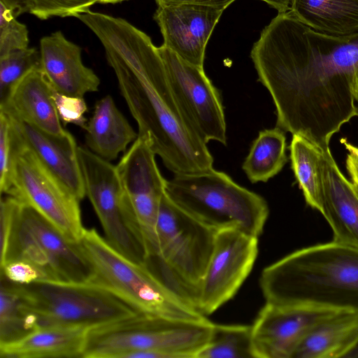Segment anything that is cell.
<instances>
[{
	"mask_svg": "<svg viewBox=\"0 0 358 358\" xmlns=\"http://www.w3.org/2000/svg\"><path fill=\"white\" fill-rule=\"evenodd\" d=\"M250 57L276 110V125L322 150L355 116L358 33L315 31L292 12L278 13L262 30Z\"/></svg>",
	"mask_w": 358,
	"mask_h": 358,
	"instance_id": "6da1fadb",
	"label": "cell"
},
{
	"mask_svg": "<svg viewBox=\"0 0 358 358\" xmlns=\"http://www.w3.org/2000/svg\"><path fill=\"white\" fill-rule=\"evenodd\" d=\"M101 43L120 94L145 139L174 174L213 168V157L192 129L171 88L158 47L126 20L88 10L77 16Z\"/></svg>",
	"mask_w": 358,
	"mask_h": 358,
	"instance_id": "7a4b0ae2",
	"label": "cell"
},
{
	"mask_svg": "<svg viewBox=\"0 0 358 358\" xmlns=\"http://www.w3.org/2000/svg\"><path fill=\"white\" fill-rule=\"evenodd\" d=\"M259 286L278 306L358 310V248L331 241L297 250L264 268Z\"/></svg>",
	"mask_w": 358,
	"mask_h": 358,
	"instance_id": "3957f363",
	"label": "cell"
},
{
	"mask_svg": "<svg viewBox=\"0 0 358 358\" xmlns=\"http://www.w3.org/2000/svg\"><path fill=\"white\" fill-rule=\"evenodd\" d=\"M165 194L182 210L215 231L237 229L259 238L269 214L262 196L213 168L174 174L166 180Z\"/></svg>",
	"mask_w": 358,
	"mask_h": 358,
	"instance_id": "277c9868",
	"label": "cell"
},
{
	"mask_svg": "<svg viewBox=\"0 0 358 358\" xmlns=\"http://www.w3.org/2000/svg\"><path fill=\"white\" fill-rule=\"evenodd\" d=\"M214 323L137 313L87 332L83 358H126L152 352L159 358H196L208 343Z\"/></svg>",
	"mask_w": 358,
	"mask_h": 358,
	"instance_id": "5b68a950",
	"label": "cell"
},
{
	"mask_svg": "<svg viewBox=\"0 0 358 358\" xmlns=\"http://www.w3.org/2000/svg\"><path fill=\"white\" fill-rule=\"evenodd\" d=\"M215 232L182 210L164 193L157 223L158 252L145 266L173 293L196 309Z\"/></svg>",
	"mask_w": 358,
	"mask_h": 358,
	"instance_id": "8992f818",
	"label": "cell"
},
{
	"mask_svg": "<svg viewBox=\"0 0 358 358\" xmlns=\"http://www.w3.org/2000/svg\"><path fill=\"white\" fill-rule=\"evenodd\" d=\"M79 243L92 266L90 282L114 294L139 313L195 321L208 319L168 289L145 265L120 254L94 229H85Z\"/></svg>",
	"mask_w": 358,
	"mask_h": 358,
	"instance_id": "52a82bcc",
	"label": "cell"
},
{
	"mask_svg": "<svg viewBox=\"0 0 358 358\" xmlns=\"http://www.w3.org/2000/svg\"><path fill=\"white\" fill-rule=\"evenodd\" d=\"M38 328L97 327L139 313L127 303L94 283L38 281L15 283Z\"/></svg>",
	"mask_w": 358,
	"mask_h": 358,
	"instance_id": "ba28073f",
	"label": "cell"
},
{
	"mask_svg": "<svg viewBox=\"0 0 358 358\" xmlns=\"http://www.w3.org/2000/svg\"><path fill=\"white\" fill-rule=\"evenodd\" d=\"M17 199V198H16ZM27 260L45 275L47 281L88 282L93 272L80 243L69 240L28 204L17 199L14 227L1 266Z\"/></svg>",
	"mask_w": 358,
	"mask_h": 358,
	"instance_id": "9c48e42d",
	"label": "cell"
},
{
	"mask_svg": "<svg viewBox=\"0 0 358 358\" xmlns=\"http://www.w3.org/2000/svg\"><path fill=\"white\" fill-rule=\"evenodd\" d=\"M11 134L13 154L6 194L28 204L69 240L79 243L85 231L80 200L17 138L12 128Z\"/></svg>",
	"mask_w": 358,
	"mask_h": 358,
	"instance_id": "30bf717a",
	"label": "cell"
},
{
	"mask_svg": "<svg viewBox=\"0 0 358 358\" xmlns=\"http://www.w3.org/2000/svg\"><path fill=\"white\" fill-rule=\"evenodd\" d=\"M85 195L90 201L108 243L129 259L145 265L148 254L116 166L87 148L78 147Z\"/></svg>",
	"mask_w": 358,
	"mask_h": 358,
	"instance_id": "8fae6325",
	"label": "cell"
},
{
	"mask_svg": "<svg viewBox=\"0 0 358 358\" xmlns=\"http://www.w3.org/2000/svg\"><path fill=\"white\" fill-rule=\"evenodd\" d=\"M167 78L184 117L204 143L227 145V125L221 96L203 68L189 64L164 45L158 47Z\"/></svg>",
	"mask_w": 358,
	"mask_h": 358,
	"instance_id": "7c38bea8",
	"label": "cell"
},
{
	"mask_svg": "<svg viewBox=\"0 0 358 358\" xmlns=\"http://www.w3.org/2000/svg\"><path fill=\"white\" fill-rule=\"evenodd\" d=\"M258 237L237 229L217 231L197 298V309L212 314L232 299L250 275L258 255Z\"/></svg>",
	"mask_w": 358,
	"mask_h": 358,
	"instance_id": "4fadbf2b",
	"label": "cell"
},
{
	"mask_svg": "<svg viewBox=\"0 0 358 358\" xmlns=\"http://www.w3.org/2000/svg\"><path fill=\"white\" fill-rule=\"evenodd\" d=\"M155 155L146 141L138 136L115 166L148 258L158 252L157 223L166 183Z\"/></svg>",
	"mask_w": 358,
	"mask_h": 358,
	"instance_id": "5bb4252c",
	"label": "cell"
},
{
	"mask_svg": "<svg viewBox=\"0 0 358 358\" xmlns=\"http://www.w3.org/2000/svg\"><path fill=\"white\" fill-rule=\"evenodd\" d=\"M340 311L343 310L266 302L252 324L255 358H292L315 327Z\"/></svg>",
	"mask_w": 358,
	"mask_h": 358,
	"instance_id": "9a60e30c",
	"label": "cell"
},
{
	"mask_svg": "<svg viewBox=\"0 0 358 358\" xmlns=\"http://www.w3.org/2000/svg\"><path fill=\"white\" fill-rule=\"evenodd\" d=\"M223 11L201 4L176 3L159 6L154 19L164 46L185 62L203 68L207 43Z\"/></svg>",
	"mask_w": 358,
	"mask_h": 358,
	"instance_id": "2e32d148",
	"label": "cell"
},
{
	"mask_svg": "<svg viewBox=\"0 0 358 358\" xmlns=\"http://www.w3.org/2000/svg\"><path fill=\"white\" fill-rule=\"evenodd\" d=\"M8 117L17 138L73 194L82 200L86 196L85 189L78 146L73 135L68 131L63 135L52 134L10 115Z\"/></svg>",
	"mask_w": 358,
	"mask_h": 358,
	"instance_id": "e0dca14e",
	"label": "cell"
},
{
	"mask_svg": "<svg viewBox=\"0 0 358 358\" xmlns=\"http://www.w3.org/2000/svg\"><path fill=\"white\" fill-rule=\"evenodd\" d=\"M39 51L41 69L57 92L84 97L99 90L100 79L83 64L80 47L68 40L61 31L43 37Z\"/></svg>",
	"mask_w": 358,
	"mask_h": 358,
	"instance_id": "ac0fdd59",
	"label": "cell"
},
{
	"mask_svg": "<svg viewBox=\"0 0 358 358\" xmlns=\"http://www.w3.org/2000/svg\"><path fill=\"white\" fill-rule=\"evenodd\" d=\"M322 214L333 231V241L358 248V188L338 168L330 148L322 150Z\"/></svg>",
	"mask_w": 358,
	"mask_h": 358,
	"instance_id": "d6986e66",
	"label": "cell"
},
{
	"mask_svg": "<svg viewBox=\"0 0 358 358\" xmlns=\"http://www.w3.org/2000/svg\"><path fill=\"white\" fill-rule=\"evenodd\" d=\"M52 87L41 68L32 70L13 87L0 111L46 132L63 135L64 129L52 99Z\"/></svg>",
	"mask_w": 358,
	"mask_h": 358,
	"instance_id": "ffe728a7",
	"label": "cell"
},
{
	"mask_svg": "<svg viewBox=\"0 0 358 358\" xmlns=\"http://www.w3.org/2000/svg\"><path fill=\"white\" fill-rule=\"evenodd\" d=\"M89 329L64 326L39 328L17 341L0 345V355L6 358H83Z\"/></svg>",
	"mask_w": 358,
	"mask_h": 358,
	"instance_id": "44dd1931",
	"label": "cell"
},
{
	"mask_svg": "<svg viewBox=\"0 0 358 358\" xmlns=\"http://www.w3.org/2000/svg\"><path fill=\"white\" fill-rule=\"evenodd\" d=\"M85 130L87 148L108 162L124 152L128 145L138 137L110 95L96 102Z\"/></svg>",
	"mask_w": 358,
	"mask_h": 358,
	"instance_id": "7402d4cb",
	"label": "cell"
},
{
	"mask_svg": "<svg viewBox=\"0 0 358 358\" xmlns=\"http://www.w3.org/2000/svg\"><path fill=\"white\" fill-rule=\"evenodd\" d=\"M357 344L358 310H343L315 327L292 358H345Z\"/></svg>",
	"mask_w": 358,
	"mask_h": 358,
	"instance_id": "603a6c76",
	"label": "cell"
},
{
	"mask_svg": "<svg viewBox=\"0 0 358 358\" xmlns=\"http://www.w3.org/2000/svg\"><path fill=\"white\" fill-rule=\"evenodd\" d=\"M289 10L322 34L344 36L358 33V0H291Z\"/></svg>",
	"mask_w": 358,
	"mask_h": 358,
	"instance_id": "cb8c5ba5",
	"label": "cell"
},
{
	"mask_svg": "<svg viewBox=\"0 0 358 358\" xmlns=\"http://www.w3.org/2000/svg\"><path fill=\"white\" fill-rule=\"evenodd\" d=\"M291 166L306 202L322 210V150L300 135H292L289 145Z\"/></svg>",
	"mask_w": 358,
	"mask_h": 358,
	"instance_id": "d4e9b609",
	"label": "cell"
},
{
	"mask_svg": "<svg viewBox=\"0 0 358 358\" xmlns=\"http://www.w3.org/2000/svg\"><path fill=\"white\" fill-rule=\"evenodd\" d=\"M286 148V136L280 128L259 131L242 166L250 181L267 182L277 175L287 162Z\"/></svg>",
	"mask_w": 358,
	"mask_h": 358,
	"instance_id": "484cf974",
	"label": "cell"
},
{
	"mask_svg": "<svg viewBox=\"0 0 358 358\" xmlns=\"http://www.w3.org/2000/svg\"><path fill=\"white\" fill-rule=\"evenodd\" d=\"M38 329L36 318L24 307L15 283L1 275L0 345L17 341Z\"/></svg>",
	"mask_w": 358,
	"mask_h": 358,
	"instance_id": "4316f807",
	"label": "cell"
},
{
	"mask_svg": "<svg viewBox=\"0 0 358 358\" xmlns=\"http://www.w3.org/2000/svg\"><path fill=\"white\" fill-rule=\"evenodd\" d=\"M196 358H255L252 325L214 323L208 343Z\"/></svg>",
	"mask_w": 358,
	"mask_h": 358,
	"instance_id": "83f0119b",
	"label": "cell"
},
{
	"mask_svg": "<svg viewBox=\"0 0 358 358\" xmlns=\"http://www.w3.org/2000/svg\"><path fill=\"white\" fill-rule=\"evenodd\" d=\"M38 68H41V53L34 48L14 51L0 57V104L24 76Z\"/></svg>",
	"mask_w": 358,
	"mask_h": 358,
	"instance_id": "f1b7e54d",
	"label": "cell"
},
{
	"mask_svg": "<svg viewBox=\"0 0 358 358\" xmlns=\"http://www.w3.org/2000/svg\"><path fill=\"white\" fill-rule=\"evenodd\" d=\"M27 26L17 20L13 11L0 1V57L29 48Z\"/></svg>",
	"mask_w": 358,
	"mask_h": 358,
	"instance_id": "f546056e",
	"label": "cell"
},
{
	"mask_svg": "<svg viewBox=\"0 0 358 358\" xmlns=\"http://www.w3.org/2000/svg\"><path fill=\"white\" fill-rule=\"evenodd\" d=\"M30 13L41 20L52 17H76L90 10L99 0H31Z\"/></svg>",
	"mask_w": 358,
	"mask_h": 358,
	"instance_id": "4dcf8cb0",
	"label": "cell"
},
{
	"mask_svg": "<svg viewBox=\"0 0 358 358\" xmlns=\"http://www.w3.org/2000/svg\"><path fill=\"white\" fill-rule=\"evenodd\" d=\"M52 99L59 119L64 126L73 124L85 129L87 120L85 117L87 106L84 97L72 96L53 90Z\"/></svg>",
	"mask_w": 358,
	"mask_h": 358,
	"instance_id": "1f68e13d",
	"label": "cell"
},
{
	"mask_svg": "<svg viewBox=\"0 0 358 358\" xmlns=\"http://www.w3.org/2000/svg\"><path fill=\"white\" fill-rule=\"evenodd\" d=\"M13 154L12 134L8 115L0 111V191L6 194L9 188Z\"/></svg>",
	"mask_w": 358,
	"mask_h": 358,
	"instance_id": "d6a6232c",
	"label": "cell"
},
{
	"mask_svg": "<svg viewBox=\"0 0 358 358\" xmlns=\"http://www.w3.org/2000/svg\"><path fill=\"white\" fill-rule=\"evenodd\" d=\"M1 275L10 281L28 285L38 281H47L44 273L34 264L24 259H14L1 266Z\"/></svg>",
	"mask_w": 358,
	"mask_h": 358,
	"instance_id": "836d02e7",
	"label": "cell"
},
{
	"mask_svg": "<svg viewBox=\"0 0 358 358\" xmlns=\"http://www.w3.org/2000/svg\"><path fill=\"white\" fill-rule=\"evenodd\" d=\"M157 6L188 3L201 4L217 7L222 9L227 8L235 0H155ZM275 8L278 13L286 12L289 10L291 0H261Z\"/></svg>",
	"mask_w": 358,
	"mask_h": 358,
	"instance_id": "e575fe53",
	"label": "cell"
},
{
	"mask_svg": "<svg viewBox=\"0 0 358 358\" xmlns=\"http://www.w3.org/2000/svg\"><path fill=\"white\" fill-rule=\"evenodd\" d=\"M8 7L17 17L24 13H30L31 9V0H0Z\"/></svg>",
	"mask_w": 358,
	"mask_h": 358,
	"instance_id": "d590c367",
	"label": "cell"
},
{
	"mask_svg": "<svg viewBox=\"0 0 358 358\" xmlns=\"http://www.w3.org/2000/svg\"><path fill=\"white\" fill-rule=\"evenodd\" d=\"M346 168L351 181L358 188V164L350 154L347 156Z\"/></svg>",
	"mask_w": 358,
	"mask_h": 358,
	"instance_id": "8d00e7d4",
	"label": "cell"
},
{
	"mask_svg": "<svg viewBox=\"0 0 358 358\" xmlns=\"http://www.w3.org/2000/svg\"><path fill=\"white\" fill-rule=\"evenodd\" d=\"M341 142L345 145L348 152L352 155L355 161L358 164V147L352 145L346 139H341Z\"/></svg>",
	"mask_w": 358,
	"mask_h": 358,
	"instance_id": "74e56055",
	"label": "cell"
},
{
	"mask_svg": "<svg viewBox=\"0 0 358 358\" xmlns=\"http://www.w3.org/2000/svg\"><path fill=\"white\" fill-rule=\"evenodd\" d=\"M353 96L355 103V116H358V68L356 70L355 76Z\"/></svg>",
	"mask_w": 358,
	"mask_h": 358,
	"instance_id": "f35d334b",
	"label": "cell"
},
{
	"mask_svg": "<svg viewBox=\"0 0 358 358\" xmlns=\"http://www.w3.org/2000/svg\"><path fill=\"white\" fill-rule=\"evenodd\" d=\"M345 358H358V344Z\"/></svg>",
	"mask_w": 358,
	"mask_h": 358,
	"instance_id": "ab89813d",
	"label": "cell"
},
{
	"mask_svg": "<svg viewBox=\"0 0 358 358\" xmlns=\"http://www.w3.org/2000/svg\"><path fill=\"white\" fill-rule=\"evenodd\" d=\"M126 0H99V3H116Z\"/></svg>",
	"mask_w": 358,
	"mask_h": 358,
	"instance_id": "60d3db41",
	"label": "cell"
}]
</instances>
